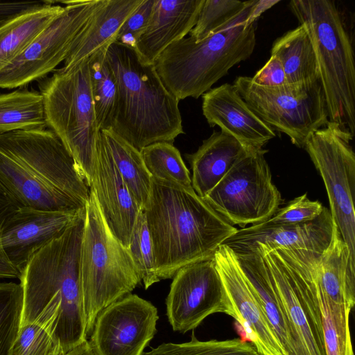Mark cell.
Returning <instances> with one entry per match:
<instances>
[{
  "label": "cell",
  "instance_id": "1",
  "mask_svg": "<svg viewBox=\"0 0 355 355\" xmlns=\"http://www.w3.org/2000/svg\"><path fill=\"white\" fill-rule=\"evenodd\" d=\"M85 215V208L60 237L33 256L19 279L20 326L39 325L62 355L87 338L80 278Z\"/></svg>",
  "mask_w": 355,
  "mask_h": 355
},
{
  "label": "cell",
  "instance_id": "2",
  "mask_svg": "<svg viewBox=\"0 0 355 355\" xmlns=\"http://www.w3.org/2000/svg\"><path fill=\"white\" fill-rule=\"evenodd\" d=\"M142 211L160 281L173 278L187 265L213 258L216 250L237 231L193 189L153 177Z\"/></svg>",
  "mask_w": 355,
  "mask_h": 355
},
{
  "label": "cell",
  "instance_id": "3",
  "mask_svg": "<svg viewBox=\"0 0 355 355\" xmlns=\"http://www.w3.org/2000/svg\"><path fill=\"white\" fill-rule=\"evenodd\" d=\"M106 56L118 85L109 129L139 151L157 142L173 144L184 133L180 100L164 85L154 64L142 62L135 49L116 41Z\"/></svg>",
  "mask_w": 355,
  "mask_h": 355
},
{
  "label": "cell",
  "instance_id": "4",
  "mask_svg": "<svg viewBox=\"0 0 355 355\" xmlns=\"http://www.w3.org/2000/svg\"><path fill=\"white\" fill-rule=\"evenodd\" d=\"M254 0L208 37L189 35L170 44L154 67L166 88L180 101L198 98L238 63L248 59L256 44L255 23L248 21Z\"/></svg>",
  "mask_w": 355,
  "mask_h": 355
},
{
  "label": "cell",
  "instance_id": "5",
  "mask_svg": "<svg viewBox=\"0 0 355 355\" xmlns=\"http://www.w3.org/2000/svg\"><path fill=\"white\" fill-rule=\"evenodd\" d=\"M288 6L315 51L329 121L355 132V64L352 40L332 0H292Z\"/></svg>",
  "mask_w": 355,
  "mask_h": 355
},
{
  "label": "cell",
  "instance_id": "6",
  "mask_svg": "<svg viewBox=\"0 0 355 355\" xmlns=\"http://www.w3.org/2000/svg\"><path fill=\"white\" fill-rule=\"evenodd\" d=\"M37 83L47 127L72 156L80 177L90 188L100 129L92 93L89 58L69 69H55Z\"/></svg>",
  "mask_w": 355,
  "mask_h": 355
},
{
  "label": "cell",
  "instance_id": "7",
  "mask_svg": "<svg viewBox=\"0 0 355 355\" xmlns=\"http://www.w3.org/2000/svg\"><path fill=\"white\" fill-rule=\"evenodd\" d=\"M80 278L87 336L103 309L141 283L127 248L111 232L91 189L85 204Z\"/></svg>",
  "mask_w": 355,
  "mask_h": 355
},
{
  "label": "cell",
  "instance_id": "8",
  "mask_svg": "<svg viewBox=\"0 0 355 355\" xmlns=\"http://www.w3.org/2000/svg\"><path fill=\"white\" fill-rule=\"evenodd\" d=\"M254 250L263 257L268 266L291 325L306 355H327L316 280V268L322 254L286 249Z\"/></svg>",
  "mask_w": 355,
  "mask_h": 355
},
{
  "label": "cell",
  "instance_id": "9",
  "mask_svg": "<svg viewBox=\"0 0 355 355\" xmlns=\"http://www.w3.org/2000/svg\"><path fill=\"white\" fill-rule=\"evenodd\" d=\"M233 85L262 121L288 136L299 148H304L311 133L329 123L320 80L268 87L255 84L251 77L238 76Z\"/></svg>",
  "mask_w": 355,
  "mask_h": 355
},
{
  "label": "cell",
  "instance_id": "10",
  "mask_svg": "<svg viewBox=\"0 0 355 355\" xmlns=\"http://www.w3.org/2000/svg\"><path fill=\"white\" fill-rule=\"evenodd\" d=\"M352 135L329 122L311 133L304 148L320 173L328 195L331 214L355 265V154Z\"/></svg>",
  "mask_w": 355,
  "mask_h": 355
},
{
  "label": "cell",
  "instance_id": "11",
  "mask_svg": "<svg viewBox=\"0 0 355 355\" xmlns=\"http://www.w3.org/2000/svg\"><path fill=\"white\" fill-rule=\"evenodd\" d=\"M266 152H248L202 198L231 225L260 223L279 209L282 200L272 183Z\"/></svg>",
  "mask_w": 355,
  "mask_h": 355
},
{
  "label": "cell",
  "instance_id": "12",
  "mask_svg": "<svg viewBox=\"0 0 355 355\" xmlns=\"http://www.w3.org/2000/svg\"><path fill=\"white\" fill-rule=\"evenodd\" d=\"M103 0L61 1L62 12L8 66L0 71V88L24 87L53 71Z\"/></svg>",
  "mask_w": 355,
  "mask_h": 355
},
{
  "label": "cell",
  "instance_id": "13",
  "mask_svg": "<svg viewBox=\"0 0 355 355\" xmlns=\"http://www.w3.org/2000/svg\"><path fill=\"white\" fill-rule=\"evenodd\" d=\"M0 148L47 184L86 204L89 188L75 162L50 129L0 135Z\"/></svg>",
  "mask_w": 355,
  "mask_h": 355
},
{
  "label": "cell",
  "instance_id": "14",
  "mask_svg": "<svg viewBox=\"0 0 355 355\" xmlns=\"http://www.w3.org/2000/svg\"><path fill=\"white\" fill-rule=\"evenodd\" d=\"M166 306L173 330L182 334L196 329L211 314L234 315L214 257L187 265L175 272Z\"/></svg>",
  "mask_w": 355,
  "mask_h": 355
},
{
  "label": "cell",
  "instance_id": "15",
  "mask_svg": "<svg viewBox=\"0 0 355 355\" xmlns=\"http://www.w3.org/2000/svg\"><path fill=\"white\" fill-rule=\"evenodd\" d=\"M158 319L153 304L130 293L98 314L89 345L94 355H142Z\"/></svg>",
  "mask_w": 355,
  "mask_h": 355
},
{
  "label": "cell",
  "instance_id": "16",
  "mask_svg": "<svg viewBox=\"0 0 355 355\" xmlns=\"http://www.w3.org/2000/svg\"><path fill=\"white\" fill-rule=\"evenodd\" d=\"M214 260L237 321L260 355H283L255 294L245 278L234 252L223 244Z\"/></svg>",
  "mask_w": 355,
  "mask_h": 355
},
{
  "label": "cell",
  "instance_id": "17",
  "mask_svg": "<svg viewBox=\"0 0 355 355\" xmlns=\"http://www.w3.org/2000/svg\"><path fill=\"white\" fill-rule=\"evenodd\" d=\"M84 209L62 212L20 207L5 220L0 231L1 245L21 275L33 256L60 237Z\"/></svg>",
  "mask_w": 355,
  "mask_h": 355
},
{
  "label": "cell",
  "instance_id": "18",
  "mask_svg": "<svg viewBox=\"0 0 355 355\" xmlns=\"http://www.w3.org/2000/svg\"><path fill=\"white\" fill-rule=\"evenodd\" d=\"M333 226L331 212L324 207L320 215L311 221L281 226L260 223L237 229L223 244L235 253L286 249L322 254L330 244Z\"/></svg>",
  "mask_w": 355,
  "mask_h": 355
},
{
  "label": "cell",
  "instance_id": "19",
  "mask_svg": "<svg viewBox=\"0 0 355 355\" xmlns=\"http://www.w3.org/2000/svg\"><path fill=\"white\" fill-rule=\"evenodd\" d=\"M202 114L211 127L238 140L249 152L263 149L275 132L248 106L233 84L225 83L202 95Z\"/></svg>",
  "mask_w": 355,
  "mask_h": 355
},
{
  "label": "cell",
  "instance_id": "20",
  "mask_svg": "<svg viewBox=\"0 0 355 355\" xmlns=\"http://www.w3.org/2000/svg\"><path fill=\"white\" fill-rule=\"evenodd\" d=\"M89 189L111 232L127 248L142 210L124 183L100 133L94 179Z\"/></svg>",
  "mask_w": 355,
  "mask_h": 355
},
{
  "label": "cell",
  "instance_id": "21",
  "mask_svg": "<svg viewBox=\"0 0 355 355\" xmlns=\"http://www.w3.org/2000/svg\"><path fill=\"white\" fill-rule=\"evenodd\" d=\"M205 0H154L148 24L135 51L140 60L153 64L172 43L185 37L194 27Z\"/></svg>",
  "mask_w": 355,
  "mask_h": 355
},
{
  "label": "cell",
  "instance_id": "22",
  "mask_svg": "<svg viewBox=\"0 0 355 355\" xmlns=\"http://www.w3.org/2000/svg\"><path fill=\"white\" fill-rule=\"evenodd\" d=\"M0 185L19 207L49 211H78L85 204L44 182L0 148Z\"/></svg>",
  "mask_w": 355,
  "mask_h": 355
},
{
  "label": "cell",
  "instance_id": "23",
  "mask_svg": "<svg viewBox=\"0 0 355 355\" xmlns=\"http://www.w3.org/2000/svg\"><path fill=\"white\" fill-rule=\"evenodd\" d=\"M248 151L230 135L220 130L202 141L193 153L185 154L190 164L191 185L203 198Z\"/></svg>",
  "mask_w": 355,
  "mask_h": 355
},
{
  "label": "cell",
  "instance_id": "24",
  "mask_svg": "<svg viewBox=\"0 0 355 355\" xmlns=\"http://www.w3.org/2000/svg\"><path fill=\"white\" fill-rule=\"evenodd\" d=\"M142 1L103 0L75 39L62 69L74 67L102 46L115 42L120 28Z\"/></svg>",
  "mask_w": 355,
  "mask_h": 355
},
{
  "label": "cell",
  "instance_id": "25",
  "mask_svg": "<svg viewBox=\"0 0 355 355\" xmlns=\"http://www.w3.org/2000/svg\"><path fill=\"white\" fill-rule=\"evenodd\" d=\"M320 296L352 311L355 304V265L334 220L332 238L316 268Z\"/></svg>",
  "mask_w": 355,
  "mask_h": 355
},
{
  "label": "cell",
  "instance_id": "26",
  "mask_svg": "<svg viewBox=\"0 0 355 355\" xmlns=\"http://www.w3.org/2000/svg\"><path fill=\"white\" fill-rule=\"evenodd\" d=\"M55 1L16 15L0 25V71L17 58L35 37L63 10Z\"/></svg>",
  "mask_w": 355,
  "mask_h": 355
},
{
  "label": "cell",
  "instance_id": "27",
  "mask_svg": "<svg viewBox=\"0 0 355 355\" xmlns=\"http://www.w3.org/2000/svg\"><path fill=\"white\" fill-rule=\"evenodd\" d=\"M284 69L288 84L312 83L320 80L313 46L302 25L278 37L271 49Z\"/></svg>",
  "mask_w": 355,
  "mask_h": 355
},
{
  "label": "cell",
  "instance_id": "28",
  "mask_svg": "<svg viewBox=\"0 0 355 355\" xmlns=\"http://www.w3.org/2000/svg\"><path fill=\"white\" fill-rule=\"evenodd\" d=\"M46 128L43 96L39 91L20 87L0 93V135Z\"/></svg>",
  "mask_w": 355,
  "mask_h": 355
},
{
  "label": "cell",
  "instance_id": "29",
  "mask_svg": "<svg viewBox=\"0 0 355 355\" xmlns=\"http://www.w3.org/2000/svg\"><path fill=\"white\" fill-rule=\"evenodd\" d=\"M114 162L131 195L143 210L149 197L152 176L144 162L141 152L110 129L101 130Z\"/></svg>",
  "mask_w": 355,
  "mask_h": 355
},
{
  "label": "cell",
  "instance_id": "30",
  "mask_svg": "<svg viewBox=\"0 0 355 355\" xmlns=\"http://www.w3.org/2000/svg\"><path fill=\"white\" fill-rule=\"evenodd\" d=\"M110 44L89 58L92 93L100 130L110 128L118 94L116 78L106 56Z\"/></svg>",
  "mask_w": 355,
  "mask_h": 355
},
{
  "label": "cell",
  "instance_id": "31",
  "mask_svg": "<svg viewBox=\"0 0 355 355\" xmlns=\"http://www.w3.org/2000/svg\"><path fill=\"white\" fill-rule=\"evenodd\" d=\"M141 154L153 178L193 189L190 173L179 150L169 142H157L144 148Z\"/></svg>",
  "mask_w": 355,
  "mask_h": 355
},
{
  "label": "cell",
  "instance_id": "32",
  "mask_svg": "<svg viewBox=\"0 0 355 355\" xmlns=\"http://www.w3.org/2000/svg\"><path fill=\"white\" fill-rule=\"evenodd\" d=\"M146 355H260L255 347L245 340L234 338L201 341L194 334L191 340L183 343H162Z\"/></svg>",
  "mask_w": 355,
  "mask_h": 355
},
{
  "label": "cell",
  "instance_id": "33",
  "mask_svg": "<svg viewBox=\"0 0 355 355\" xmlns=\"http://www.w3.org/2000/svg\"><path fill=\"white\" fill-rule=\"evenodd\" d=\"M327 355H354L350 328L351 310L320 296Z\"/></svg>",
  "mask_w": 355,
  "mask_h": 355
},
{
  "label": "cell",
  "instance_id": "34",
  "mask_svg": "<svg viewBox=\"0 0 355 355\" xmlns=\"http://www.w3.org/2000/svg\"><path fill=\"white\" fill-rule=\"evenodd\" d=\"M23 292L20 284L0 283V355H10L21 322Z\"/></svg>",
  "mask_w": 355,
  "mask_h": 355
},
{
  "label": "cell",
  "instance_id": "35",
  "mask_svg": "<svg viewBox=\"0 0 355 355\" xmlns=\"http://www.w3.org/2000/svg\"><path fill=\"white\" fill-rule=\"evenodd\" d=\"M127 250L145 289L160 281L156 270L153 245L143 211L137 217Z\"/></svg>",
  "mask_w": 355,
  "mask_h": 355
},
{
  "label": "cell",
  "instance_id": "36",
  "mask_svg": "<svg viewBox=\"0 0 355 355\" xmlns=\"http://www.w3.org/2000/svg\"><path fill=\"white\" fill-rule=\"evenodd\" d=\"M250 1L205 0L189 36L196 42L208 37L237 16Z\"/></svg>",
  "mask_w": 355,
  "mask_h": 355
},
{
  "label": "cell",
  "instance_id": "37",
  "mask_svg": "<svg viewBox=\"0 0 355 355\" xmlns=\"http://www.w3.org/2000/svg\"><path fill=\"white\" fill-rule=\"evenodd\" d=\"M10 355H62L51 336L35 323L20 326Z\"/></svg>",
  "mask_w": 355,
  "mask_h": 355
},
{
  "label": "cell",
  "instance_id": "38",
  "mask_svg": "<svg viewBox=\"0 0 355 355\" xmlns=\"http://www.w3.org/2000/svg\"><path fill=\"white\" fill-rule=\"evenodd\" d=\"M323 207L320 202L310 200L305 193L290 201L270 218L262 223L281 226L311 221L320 215Z\"/></svg>",
  "mask_w": 355,
  "mask_h": 355
},
{
  "label": "cell",
  "instance_id": "39",
  "mask_svg": "<svg viewBox=\"0 0 355 355\" xmlns=\"http://www.w3.org/2000/svg\"><path fill=\"white\" fill-rule=\"evenodd\" d=\"M154 0H143L120 28L116 41L135 49L139 36L148 24Z\"/></svg>",
  "mask_w": 355,
  "mask_h": 355
},
{
  "label": "cell",
  "instance_id": "40",
  "mask_svg": "<svg viewBox=\"0 0 355 355\" xmlns=\"http://www.w3.org/2000/svg\"><path fill=\"white\" fill-rule=\"evenodd\" d=\"M252 81L255 84L268 87H275L288 84L284 67L280 60L274 55L260 69L253 77Z\"/></svg>",
  "mask_w": 355,
  "mask_h": 355
},
{
  "label": "cell",
  "instance_id": "41",
  "mask_svg": "<svg viewBox=\"0 0 355 355\" xmlns=\"http://www.w3.org/2000/svg\"><path fill=\"white\" fill-rule=\"evenodd\" d=\"M19 208L16 201L0 185V231L5 220Z\"/></svg>",
  "mask_w": 355,
  "mask_h": 355
},
{
  "label": "cell",
  "instance_id": "42",
  "mask_svg": "<svg viewBox=\"0 0 355 355\" xmlns=\"http://www.w3.org/2000/svg\"><path fill=\"white\" fill-rule=\"evenodd\" d=\"M21 273L8 259L1 245L0 237V278L20 279Z\"/></svg>",
  "mask_w": 355,
  "mask_h": 355
},
{
  "label": "cell",
  "instance_id": "43",
  "mask_svg": "<svg viewBox=\"0 0 355 355\" xmlns=\"http://www.w3.org/2000/svg\"><path fill=\"white\" fill-rule=\"evenodd\" d=\"M278 2H279L278 0H254V2L251 7L248 21L250 23H255L256 20L262 13Z\"/></svg>",
  "mask_w": 355,
  "mask_h": 355
},
{
  "label": "cell",
  "instance_id": "44",
  "mask_svg": "<svg viewBox=\"0 0 355 355\" xmlns=\"http://www.w3.org/2000/svg\"><path fill=\"white\" fill-rule=\"evenodd\" d=\"M64 355H94V354L87 339Z\"/></svg>",
  "mask_w": 355,
  "mask_h": 355
}]
</instances>
